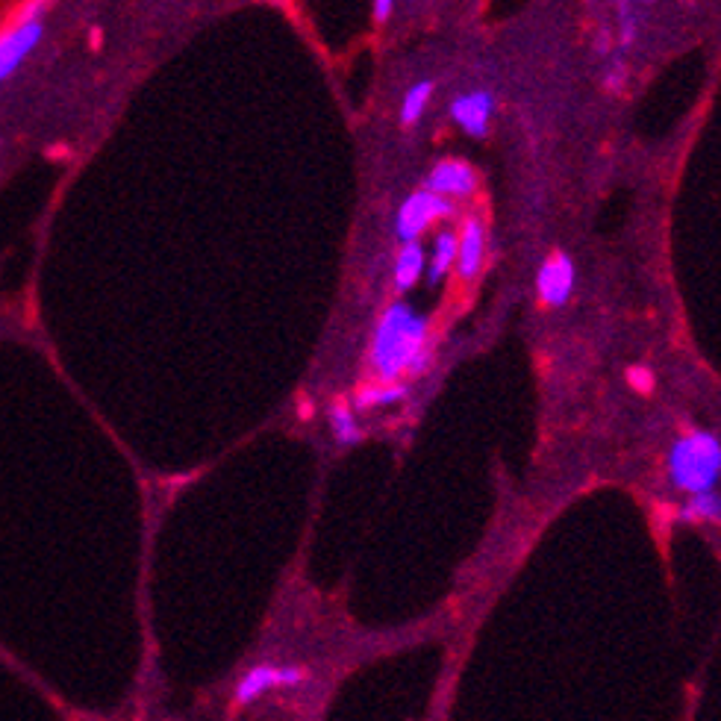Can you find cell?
<instances>
[{
  "label": "cell",
  "mask_w": 721,
  "mask_h": 721,
  "mask_svg": "<svg viewBox=\"0 0 721 721\" xmlns=\"http://www.w3.org/2000/svg\"><path fill=\"white\" fill-rule=\"evenodd\" d=\"M424 186L451 201H465L477 192V171L465 159H442L430 168Z\"/></svg>",
  "instance_id": "cell-7"
},
{
  "label": "cell",
  "mask_w": 721,
  "mask_h": 721,
  "mask_svg": "<svg viewBox=\"0 0 721 721\" xmlns=\"http://www.w3.org/2000/svg\"><path fill=\"white\" fill-rule=\"evenodd\" d=\"M427 271V251L421 245V239H412V242H401V251L395 257V289L398 292H410L418 286V280L424 277Z\"/></svg>",
  "instance_id": "cell-10"
},
{
  "label": "cell",
  "mask_w": 721,
  "mask_h": 721,
  "mask_svg": "<svg viewBox=\"0 0 721 721\" xmlns=\"http://www.w3.org/2000/svg\"><path fill=\"white\" fill-rule=\"evenodd\" d=\"M624 377H627V386H630L633 392H639V395H651L654 386H657L654 371H651L648 365H630V368L624 371Z\"/></svg>",
  "instance_id": "cell-17"
},
{
  "label": "cell",
  "mask_w": 721,
  "mask_h": 721,
  "mask_svg": "<svg viewBox=\"0 0 721 721\" xmlns=\"http://www.w3.org/2000/svg\"><path fill=\"white\" fill-rule=\"evenodd\" d=\"M669 483L683 495L710 492L721 483V436L713 430H689L674 439L666 457Z\"/></svg>",
  "instance_id": "cell-2"
},
{
  "label": "cell",
  "mask_w": 721,
  "mask_h": 721,
  "mask_svg": "<svg viewBox=\"0 0 721 721\" xmlns=\"http://www.w3.org/2000/svg\"><path fill=\"white\" fill-rule=\"evenodd\" d=\"M457 215V206L451 198L445 195H436L433 189H418L412 192L404 204L398 206L395 212V236L398 242H412V239H421L430 227L448 221Z\"/></svg>",
  "instance_id": "cell-4"
},
{
  "label": "cell",
  "mask_w": 721,
  "mask_h": 721,
  "mask_svg": "<svg viewBox=\"0 0 721 721\" xmlns=\"http://www.w3.org/2000/svg\"><path fill=\"white\" fill-rule=\"evenodd\" d=\"M618 9V45L630 48L639 36V12L633 6V0H616Z\"/></svg>",
  "instance_id": "cell-16"
},
{
  "label": "cell",
  "mask_w": 721,
  "mask_h": 721,
  "mask_svg": "<svg viewBox=\"0 0 721 721\" xmlns=\"http://www.w3.org/2000/svg\"><path fill=\"white\" fill-rule=\"evenodd\" d=\"M457 268V233L454 230H439L436 239H433V251L427 257V283L430 286H439L448 271Z\"/></svg>",
  "instance_id": "cell-11"
},
{
  "label": "cell",
  "mask_w": 721,
  "mask_h": 721,
  "mask_svg": "<svg viewBox=\"0 0 721 721\" xmlns=\"http://www.w3.org/2000/svg\"><path fill=\"white\" fill-rule=\"evenodd\" d=\"M330 430H333L339 445H357V442H362V427L360 421H357V412H354V407H348L345 401H336L330 407Z\"/></svg>",
  "instance_id": "cell-14"
},
{
  "label": "cell",
  "mask_w": 721,
  "mask_h": 721,
  "mask_svg": "<svg viewBox=\"0 0 721 721\" xmlns=\"http://www.w3.org/2000/svg\"><path fill=\"white\" fill-rule=\"evenodd\" d=\"M677 518L686 524H721V495L716 489L689 495V501L680 507Z\"/></svg>",
  "instance_id": "cell-13"
},
{
  "label": "cell",
  "mask_w": 721,
  "mask_h": 721,
  "mask_svg": "<svg viewBox=\"0 0 721 721\" xmlns=\"http://www.w3.org/2000/svg\"><path fill=\"white\" fill-rule=\"evenodd\" d=\"M410 386L404 380H380L374 386H365L357 395V410H386L401 401H407Z\"/></svg>",
  "instance_id": "cell-12"
},
{
  "label": "cell",
  "mask_w": 721,
  "mask_h": 721,
  "mask_svg": "<svg viewBox=\"0 0 721 721\" xmlns=\"http://www.w3.org/2000/svg\"><path fill=\"white\" fill-rule=\"evenodd\" d=\"M486 262V227L480 218L468 215L457 233V271L463 280H474Z\"/></svg>",
  "instance_id": "cell-9"
},
{
  "label": "cell",
  "mask_w": 721,
  "mask_h": 721,
  "mask_svg": "<svg viewBox=\"0 0 721 721\" xmlns=\"http://www.w3.org/2000/svg\"><path fill=\"white\" fill-rule=\"evenodd\" d=\"M307 674L298 666H271V663H259L254 669H248L236 689H233V704L242 710V707H251L257 704L262 695H268L271 689H280V686H298Z\"/></svg>",
  "instance_id": "cell-5"
},
{
  "label": "cell",
  "mask_w": 721,
  "mask_h": 721,
  "mask_svg": "<svg viewBox=\"0 0 721 721\" xmlns=\"http://www.w3.org/2000/svg\"><path fill=\"white\" fill-rule=\"evenodd\" d=\"M45 9L48 0H27L0 30V83L9 80L21 68V62L39 48L45 33Z\"/></svg>",
  "instance_id": "cell-3"
},
{
  "label": "cell",
  "mask_w": 721,
  "mask_h": 721,
  "mask_svg": "<svg viewBox=\"0 0 721 721\" xmlns=\"http://www.w3.org/2000/svg\"><path fill=\"white\" fill-rule=\"evenodd\" d=\"M371 12H374V21L383 24V21L392 18V12H395V0H374V3H371Z\"/></svg>",
  "instance_id": "cell-19"
},
{
  "label": "cell",
  "mask_w": 721,
  "mask_h": 721,
  "mask_svg": "<svg viewBox=\"0 0 721 721\" xmlns=\"http://www.w3.org/2000/svg\"><path fill=\"white\" fill-rule=\"evenodd\" d=\"M624 83H627V65H624L621 56H613L610 65H607V71H604V89L616 95V92L624 89Z\"/></svg>",
  "instance_id": "cell-18"
},
{
  "label": "cell",
  "mask_w": 721,
  "mask_h": 721,
  "mask_svg": "<svg viewBox=\"0 0 721 721\" xmlns=\"http://www.w3.org/2000/svg\"><path fill=\"white\" fill-rule=\"evenodd\" d=\"M492 115H495V98H492V92H483V89L465 92L451 103L454 124L471 139H483L489 133Z\"/></svg>",
  "instance_id": "cell-8"
},
{
  "label": "cell",
  "mask_w": 721,
  "mask_h": 721,
  "mask_svg": "<svg viewBox=\"0 0 721 721\" xmlns=\"http://www.w3.org/2000/svg\"><path fill=\"white\" fill-rule=\"evenodd\" d=\"M271 3H277V0H271Z\"/></svg>",
  "instance_id": "cell-20"
},
{
  "label": "cell",
  "mask_w": 721,
  "mask_h": 721,
  "mask_svg": "<svg viewBox=\"0 0 721 721\" xmlns=\"http://www.w3.org/2000/svg\"><path fill=\"white\" fill-rule=\"evenodd\" d=\"M430 321L415 312L410 304L395 301L383 309L374 324L371 345H368V365L377 380H401L418 377L430 368L433 348H430Z\"/></svg>",
  "instance_id": "cell-1"
},
{
  "label": "cell",
  "mask_w": 721,
  "mask_h": 721,
  "mask_svg": "<svg viewBox=\"0 0 721 721\" xmlns=\"http://www.w3.org/2000/svg\"><path fill=\"white\" fill-rule=\"evenodd\" d=\"M574 283H577L574 259L568 257L566 251H554L542 262V268L536 274V298H539L542 307H566L571 295H574Z\"/></svg>",
  "instance_id": "cell-6"
},
{
  "label": "cell",
  "mask_w": 721,
  "mask_h": 721,
  "mask_svg": "<svg viewBox=\"0 0 721 721\" xmlns=\"http://www.w3.org/2000/svg\"><path fill=\"white\" fill-rule=\"evenodd\" d=\"M430 98H433V83L430 80L412 83L410 89H407V95H404V103H401V124L404 127H415L421 121Z\"/></svg>",
  "instance_id": "cell-15"
}]
</instances>
